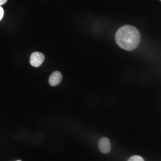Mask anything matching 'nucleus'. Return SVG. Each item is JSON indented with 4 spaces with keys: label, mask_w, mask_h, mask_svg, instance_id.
Segmentation results:
<instances>
[{
    "label": "nucleus",
    "mask_w": 161,
    "mask_h": 161,
    "mask_svg": "<svg viewBox=\"0 0 161 161\" xmlns=\"http://www.w3.org/2000/svg\"><path fill=\"white\" fill-rule=\"evenodd\" d=\"M115 39L117 44L121 48L127 51H131L138 46L140 40V34L134 27L125 25L117 30Z\"/></svg>",
    "instance_id": "obj_1"
},
{
    "label": "nucleus",
    "mask_w": 161,
    "mask_h": 161,
    "mask_svg": "<svg viewBox=\"0 0 161 161\" xmlns=\"http://www.w3.org/2000/svg\"><path fill=\"white\" fill-rule=\"evenodd\" d=\"M44 58L43 54L39 52H35L32 53L31 55L30 63L32 66L37 67L42 64Z\"/></svg>",
    "instance_id": "obj_2"
},
{
    "label": "nucleus",
    "mask_w": 161,
    "mask_h": 161,
    "mask_svg": "<svg viewBox=\"0 0 161 161\" xmlns=\"http://www.w3.org/2000/svg\"><path fill=\"white\" fill-rule=\"evenodd\" d=\"M99 148L100 151L104 154L107 153L110 151L111 145L108 138L103 137L100 139L99 143Z\"/></svg>",
    "instance_id": "obj_3"
},
{
    "label": "nucleus",
    "mask_w": 161,
    "mask_h": 161,
    "mask_svg": "<svg viewBox=\"0 0 161 161\" xmlns=\"http://www.w3.org/2000/svg\"><path fill=\"white\" fill-rule=\"evenodd\" d=\"M62 78V76L61 72L58 71H55L49 77V84L52 86H57L60 83Z\"/></svg>",
    "instance_id": "obj_4"
},
{
    "label": "nucleus",
    "mask_w": 161,
    "mask_h": 161,
    "mask_svg": "<svg viewBox=\"0 0 161 161\" xmlns=\"http://www.w3.org/2000/svg\"><path fill=\"white\" fill-rule=\"evenodd\" d=\"M128 161H144V160L141 157L136 155L131 157Z\"/></svg>",
    "instance_id": "obj_5"
},
{
    "label": "nucleus",
    "mask_w": 161,
    "mask_h": 161,
    "mask_svg": "<svg viewBox=\"0 0 161 161\" xmlns=\"http://www.w3.org/2000/svg\"><path fill=\"white\" fill-rule=\"evenodd\" d=\"M4 13V12L3 8L0 6V21L3 17Z\"/></svg>",
    "instance_id": "obj_6"
},
{
    "label": "nucleus",
    "mask_w": 161,
    "mask_h": 161,
    "mask_svg": "<svg viewBox=\"0 0 161 161\" xmlns=\"http://www.w3.org/2000/svg\"><path fill=\"white\" fill-rule=\"evenodd\" d=\"M7 1V0H0V5L4 4Z\"/></svg>",
    "instance_id": "obj_7"
},
{
    "label": "nucleus",
    "mask_w": 161,
    "mask_h": 161,
    "mask_svg": "<svg viewBox=\"0 0 161 161\" xmlns=\"http://www.w3.org/2000/svg\"><path fill=\"white\" fill-rule=\"evenodd\" d=\"M16 161H21L20 160H17Z\"/></svg>",
    "instance_id": "obj_8"
},
{
    "label": "nucleus",
    "mask_w": 161,
    "mask_h": 161,
    "mask_svg": "<svg viewBox=\"0 0 161 161\" xmlns=\"http://www.w3.org/2000/svg\"><path fill=\"white\" fill-rule=\"evenodd\" d=\"M160 1H161V0H159Z\"/></svg>",
    "instance_id": "obj_9"
}]
</instances>
